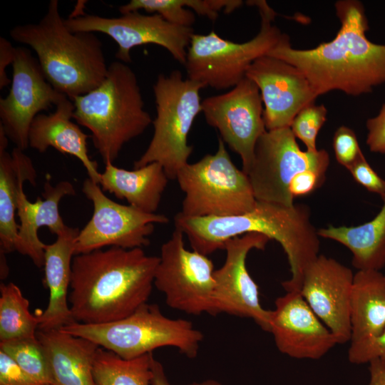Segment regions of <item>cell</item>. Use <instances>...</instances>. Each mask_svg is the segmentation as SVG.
<instances>
[{
  "label": "cell",
  "instance_id": "obj_1",
  "mask_svg": "<svg viewBox=\"0 0 385 385\" xmlns=\"http://www.w3.org/2000/svg\"><path fill=\"white\" fill-rule=\"evenodd\" d=\"M341 26L335 37L311 49H295L289 37L267 55L295 66L319 96L337 90L351 96L369 93L385 83V44L370 41L363 4L356 0L335 3Z\"/></svg>",
  "mask_w": 385,
  "mask_h": 385
},
{
  "label": "cell",
  "instance_id": "obj_2",
  "mask_svg": "<svg viewBox=\"0 0 385 385\" xmlns=\"http://www.w3.org/2000/svg\"><path fill=\"white\" fill-rule=\"evenodd\" d=\"M159 260L140 247H110L74 255L68 296L74 321L115 322L148 303Z\"/></svg>",
  "mask_w": 385,
  "mask_h": 385
},
{
  "label": "cell",
  "instance_id": "obj_3",
  "mask_svg": "<svg viewBox=\"0 0 385 385\" xmlns=\"http://www.w3.org/2000/svg\"><path fill=\"white\" fill-rule=\"evenodd\" d=\"M175 227L185 234L192 250L208 255L224 250L234 237L257 232L274 240L282 247L289 265L291 277L282 283L286 292L299 291L308 265L319 255L318 230L304 204L285 206L260 202L249 212L227 217H174Z\"/></svg>",
  "mask_w": 385,
  "mask_h": 385
},
{
  "label": "cell",
  "instance_id": "obj_4",
  "mask_svg": "<svg viewBox=\"0 0 385 385\" xmlns=\"http://www.w3.org/2000/svg\"><path fill=\"white\" fill-rule=\"evenodd\" d=\"M11 38L36 53L48 83L73 100L98 87L108 67L100 39L94 33L72 32L59 11L58 0H51L38 23L17 25Z\"/></svg>",
  "mask_w": 385,
  "mask_h": 385
},
{
  "label": "cell",
  "instance_id": "obj_5",
  "mask_svg": "<svg viewBox=\"0 0 385 385\" xmlns=\"http://www.w3.org/2000/svg\"><path fill=\"white\" fill-rule=\"evenodd\" d=\"M73 102V119L91 131L93 146L104 164L113 163L123 147L153 123L144 109L135 73L118 60L108 66L98 87Z\"/></svg>",
  "mask_w": 385,
  "mask_h": 385
},
{
  "label": "cell",
  "instance_id": "obj_6",
  "mask_svg": "<svg viewBox=\"0 0 385 385\" xmlns=\"http://www.w3.org/2000/svg\"><path fill=\"white\" fill-rule=\"evenodd\" d=\"M60 329L89 339L125 359L164 346L175 347L192 359L197 356L204 337L190 321L168 318L158 305L148 303L118 321L98 324L74 322Z\"/></svg>",
  "mask_w": 385,
  "mask_h": 385
},
{
  "label": "cell",
  "instance_id": "obj_7",
  "mask_svg": "<svg viewBox=\"0 0 385 385\" xmlns=\"http://www.w3.org/2000/svg\"><path fill=\"white\" fill-rule=\"evenodd\" d=\"M204 88L200 83L184 79L178 70L158 76L153 87L156 107L153 135L145 152L134 162V168L158 163L169 180L176 179L193 151L188 136L202 112L200 91Z\"/></svg>",
  "mask_w": 385,
  "mask_h": 385
},
{
  "label": "cell",
  "instance_id": "obj_8",
  "mask_svg": "<svg viewBox=\"0 0 385 385\" xmlns=\"http://www.w3.org/2000/svg\"><path fill=\"white\" fill-rule=\"evenodd\" d=\"M257 6L261 17L258 34L236 43L212 31L192 36L184 65L188 78L215 90L232 88L246 77L251 64L267 55L289 36L272 24L277 15L265 1H248Z\"/></svg>",
  "mask_w": 385,
  "mask_h": 385
},
{
  "label": "cell",
  "instance_id": "obj_9",
  "mask_svg": "<svg viewBox=\"0 0 385 385\" xmlns=\"http://www.w3.org/2000/svg\"><path fill=\"white\" fill-rule=\"evenodd\" d=\"M176 180L185 194L180 213L186 217L237 215L257 203L247 175L233 163L220 138L215 154L188 163Z\"/></svg>",
  "mask_w": 385,
  "mask_h": 385
},
{
  "label": "cell",
  "instance_id": "obj_10",
  "mask_svg": "<svg viewBox=\"0 0 385 385\" xmlns=\"http://www.w3.org/2000/svg\"><path fill=\"white\" fill-rule=\"evenodd\" d=\"M329 162L326 150H302L290 128H282L266 130L259 138L245 174L257 201L292 206V181L307 170L326 175Z\"/></svg>",
  "mask_w": 385,
  "mask_h": 385
},
{
  "label": "cell",
  "instance_id": "obj_11",
  "mask_svg": "<svg viewBox=\"0 0 385 385\" xmlns=\"http://www.w3.org/2000/svg\"><path fill=\"white\" fill-rule=\"evenodd\" d=\"M184 233L175 227L160 249L154 286L171 308L189 314H211L215 287L214 265L207 255L185 247Z\"/></svg>",
  "mask_w": 385,
  "mask_h": 385
},
{
  "label": "cell",
  "instance_id": "obj_12",
  "mask_svg": "<svg viewBox=\"0 0 385 385\" xmlns=\"http://www.w3.org/2000/svg\"><path fill=\"white\" fill-rule=\"evenodd\" d=\"M82 192L93 204L92 217L78 232L74 242L75 255L105 247L142 248L150 244L155 224H165L162 214L148 213L130 205L119 204L108 197L99 184L86 179Z\"/></svg>",
  "mask_w": 385,
  "mask_h": 385
},
{
  "label": "cell",
  "instance_id": "obj_13",
  "mask_svg": "<svg viewBox=\"0 0 385 385\" xmlns=\"http://www.w3.org/2000/svg\"><path fill=\"white\" fill-rule=\"evenodd\" d=\"M72 32H99L111 38L118 45L115 57L125 63L131 62L134 47L155 44L165 48L173 58L185 65L187 51L194 29L165 21L158 14H143L132 11L119 17H103L96 14L70 16L64 19Z\"/></svg>",
  "mask_w": 385,
  "mask_h": 385
},
{
  "label": "cell",
  "instance_id": "obj_14",
  "mask_svg": "<svg viewBox=\"0 0 385 385\" xmlns=\"http://www.w3.org/2000/svg\"><path fill=\"white\" fill-rule=\"evenodd\" d=\"M11 66L9 92L0 98V127L16 148L25 150L36 116L68 97L48 83L38 60L27 48H15Z\"/></svg>",
  "mask_w": 385,
  "mask_h": 385
},
{
  "label": "cell",
  "instance_id": "obj_15",
  "mask_svg": "<svg viewBox=\"0 0 385 385\" xmlns=\"http://www.w3.org/2000/svg\"><path fill=\"white\" fill-rule=\"evenodd\" d=\"M262 104L257 86L247 77L227 92L202 101L207 123L240 155L245 173L252 164L257 140L267 130Z\"/></svg>",
  "mask_w": 385,
  "mask_h": 385
},
{
  "label": "cell",
  "instance_id": "obj_16",
  "mask_svg": "<svg viewBox=\"0 0 385 385\" xmlns=\"http://www.w3.org/2000/svg\"><path fill=\"white\" fill-rule=\"evenodd\" d=\"M257 232L227 240L224 246L226 257L222 266L214 271L215 287L211 314L225 313L250 318L264 331L270 332V311L260 301L259 289L246 266L248 253L265 250L270 241Z\"/></svg>",
  "mask_w": 385,
  "mask_h": 385
},
{
  "label": "cell",
  "instance_id": "obj_17",
  "mask_svg": "<svg viewBox=\"0 0 385 385\" xmlns=\"http://www.w3.org/2000/svg\"><path fill=\"white\" fill-rule=\"evenodd\" d=\"M246 77L260 90L267 130L290 128L296 115L318 97L301 71L269 55L255 60Z\"/></svg>",
  "mask_w": 385,
  "mask_h": 385
},
{
  "label": "cell",
  "instance_id": "obj_18",
  "mask_svg": "<svg viewBox=\"0 0 385 385\" xmlns=\"http://www.w3.org/2000/svg\"><path fill=\"white\" fill-rule=\"evenodd\" d=\"M354 278L349 267L319 255L305 270L299 289L301 295L332 332L338 344L351 339Z\"/></svg>",
  "mask_w": 385,
  "mask_h": 385
},
{
  "label": "cell",
  "instance_id": "obj_19",
  "mask_svg": "<svg viewBox=\"0 0 385 385\" xmlns=\"http://www.w3.org/2000/svg\"><path fill=\"white\" fill-rule=\"evenodd\" d=\"M274 305L270 311V332L281 353L294 359L317 360L338 344L299 291L286 292L276 299Z\"/></svg>",
  "mask_w": 385,
  "mask_h": 385
},
{
  "label": "cell",
  "instance_id": "obj_20",
  "mask_svg": "<svg viewBox=\"0 0 385 385\" xmlns=\"http://www.w3.org/2000/svg\"><path fill=\"white\" fill-rule=\"evenodd\" d=\"M75 194L71 183L62 180L53 185L50 180H46L41 197L35 202H30L24 192L21 194L17 210L20 224L16 251L28 256L36 267L44 265L46 246L38 237V229L46 227L56 235L66 230L68 226L61 216L58 205L63 197Z\"/></svg>",
  "mask_w": 385,
  "mask_h": 385
},
{
  "label": "cell",
  "instance_id": "obj_21",
  "mask_svg": "<svg viewBox=\"0 0 385 385\" xmlns=\"http://www.w3.org/2000/svg\"><path fill=\"white\" fill-rule=\"evenodd\" d=\"M75 106L66 98L56 106L53 113H40L34 119L29 133V146L43 153L53 148L63 154L78 158L85 168L88 178L99 184L101 173L98 163L88 155L89 137L71 120Z\"/></svg>",
  "mask_w": 385,
  "mask_h": 385
},
{
  "label": "cell",
  "instance_id": "obj_22",
  "mask_svg": "<svg viewBox=\"0 0 385 385\" xmlns=\"http://www.w3.org/2000/svg\"><path fill=\"white\" fill-rule=\"evenodd\" d=\"M79 229L68 227L58 234L44 250V283L49 291L48 304L38 317V329L43 331L60 329L76 322L68 302L71 265L74 254V242Z\"/></svg>",
  "mask_w": 385,
  "mask_h": 385
},
{
  "label": "cell",
  "instance_id": "obj_23",
  "mask_svg": "<svg viewBox=\"0 0 385 385\" xmlns=\"http://www.w3.org/2000/svg\"><path fill=\"white\" fill-rule=\"evenodd\" d=\"M348 359L359 354L385 329V274L378 270L354 274L350 312Z\"/></svg>",
  "mask_w": 385,
  "mask_h": 385
},
{
  "label": "cell",
  "instance_id": "obj_24",
  "mask_svg": "<svg viewBox=\"0 0 385 385\" xmlns=\"http://www.w3.org/2000/svg\"><path fill=\"white\" fill-rule=\"evenodd\" d=\"M36 337L46 359L51 385H96L93 368L98 344L61 329H38Z\"/></svg>",
  "mask_w": 385,
  "mask_h": 385
},
{
  "label": "cell",
  "instance_id": "obj_25",
  "mask_svg": "<svg viewBox=\"0 0 385 385\" xmlns=\"http://www.w3.org/2000/svg\"><path fill=\"white\" fill-rule=\"evenodd\" d=\"M9 141L0 127V250L5 254L16 249L19 225L16 215L24 183L35 186L37 178L32 160L24 150L16 147L11 153L6 150Z\"/></svg>",
  "mask_w": 385,
  "mask_h": 385
},
{
  "label": "cell",
  "instance_id": "obj_26",
  "mask_svg": "<svg viewBox=\"0 0 385 385\" xmlns=\"http://www.w3.org/2000/svg\"><path fill=\"white\" fill-rule=\"evenodd\" d=\"M169 178L163 166L151 163L143 167L128 170L111 163L105 164L101 173L99 185L120 200L148 213H155Z\"/></svg>",
  "mask_w": 385,
  "mask_h": 385
},
{
  "label": "cell",
  "instance_id": "obj_27",
  "mask_svg": "<svg viewBox=\"0 0 385 385\" xmlns=\"http://www.w3.org/2000/svg\"><path fill=\"white\" fill-rule=\"evenodd\" d=\"M379 213L357 226L330 225L318 230L320 237L336 241L349 250L352 265L358 270H378L385 267V195Z\"/></svg>",
  "mask_w": 385,
  "mask_h": 385
},
{
  "label": "cell",
  "instance_id": "obj_28",
  "mask_svg": "<svg viewBox=\"0 0 385 385\" xmlns=\"http://www.w3.org/2000/svg\"><path fill=\"white\" fill-rule=\"evenodd\" d=\"M153 353L125 359L99 347L93 376L96 385H151Z\"/></svg>",
  "mask_w": 385,
  "mask_h": 385
},
{
  "label": "cell",
  "instance_id": "obj_29",
  "mask_svg": "<svg viewBox=\"0 0 385 385\" xmlns=\"http://www.w3.org/2000/svg\"><path fill=\"white\" fill-rule=\"evenodd\" d=\"M0 292V342L36 337L38 317L29 312V300L19 287L1 283Z\"/></svg>",
  "mask_w": 385,
  "mask_h": 385
},
{
  "label": "cell",
  "instance_id": "obj_30",
  "mask_svg": "<svg viewBox=\"0 0 385 385\" xmlns=\"http://www.w3.org/2000/svg\"><path fill=\"white\" fill-rule=\"evenodd\" d=\"M0 350L34 379L41 384L51 385L46 359L36 337L0 342Z\"/></svg>",
  "mask_w": 385,
  "mask_h": 385
},
{
  "label": "cell",
  "instance_id": "obj_31",
  "mask_svg": "<svg viewBox=\"0 0 385 385\" xmlns=\"http://www.w3.org/2000/svg\"><path fill=\"white\" fill-rule=\"evenodd\" d=\"M186 8L184 0H131L120 6L118 11L123 14L142 9L150 14H158L173 24L192 27L195 16L190 9Z\"/></svg>",
  "mask_w": 385,
  "mask_h": 385
},
{
  "label": "cell",
  "instance_id": "obj_32",
  "mask_svg": "<svg viewBox=\"0 0 385 385\" xmlns=\"http://www.w3.org/2000/svg\"><path fill=\"white\" fill-rule=\"evenodd\" d=\"M327 110L324 105L314 103L303 108L294 117L290 129L295 138L303 142L307 150L314 152L317 135L327 120Z\"/></svg>",
  "mask_w": 385,
  "mask_h": 385
},
{
  "label": "cell",
  "instance_id": "obj_33",
  "mask_svg": "<svg viewBox=\"0 0 385 385\" xmlns=\"http://www.w3.org/2000/svg\"><path fill=\"white\" fill-rule=\"evenodd\" d=\"M333 149L337 162L346 169L363 153L354 130L344 125L334 133Z\"/></svg>",
  "mask_w": 385,
  "mask_h": 385
},
{
  "label": "cell",
  "instance_id": "obj_34",
  "mask_svg": "<svg viewBox=\"0 0 385 385\" xmlns=\"http://www.w3.org/2000/svg\"><path fill=\"white\" fill-rule=\"evenodd\" d=\"M347 170L354 180L368 191L381 197L385 195V180L372 168L363 153Z\"/></svg>",
  "mask_w": 385,
  "mask_h": 385
},
{
  "label": "cell",
  "instance_id": "obj_35",
  "mask_svg": "<svg viewBox=\"0 0 385 385\" xmlns=\"http://www.w3.org/2000/svg\"><path fill=\"white\" fill-rule=\"evenodd\" d=\"M185 6L200 16L215 21L220 11L230 14L240 7V0H184Z\"/></svg>",
  "mask_w": 385,
  "mask_h": 385
},
{
  "label": "cell",
  "instance_id": "obj_36",
  "mask_svg": "<svg viewBox=\"0 0 385 385\" xmlns=\"http://www.w3.org/2000/svg\"><path fill=\"white\" fill-rule=\"evenodd\" d=\"M0 385H43L31 377L9 355L0 350Z\"/></svg>",
  "mask_w": 385,
  "mask_h": 385
},
{
  "label": "cell",
  "instance_id": "obj_37",
  "mask_svg": "<svg viewBox=\"0 0 385 385\" xmlns=\"http://www.w3.org/2000/svg\"><path fill=\"white\" fill-rule=\"evenodd\" d=\"M366 144L373 153L385 154V104L379 113L366 121Z\"/></svg>",
  "mask_w": 385,
  "mask_h": 385
},
{
  "label": "cell",
  "instance_id": "obj_38",
  "mask_svg": "<svg viewBox=\"0 0 385 385\" xmlns=\"http://www.w3.org/2000/svg\"><path fill=\"white\" fill-rule=\"evenodd\" d=\"M326 175L313 170H307L299 174L289 185V192L294 197L307 195L324 183Z\"/></svg>",
  "mask_w": 385,
  "mask_h": 385
},
{
  "label": "cell",
  "instance_id": "obj_39",
  "mask_svg": "<svg viewBox=\"0 0 385 385\" xmlns=\"http://www.w3.org/2000/svg\"><path fill=\"white\" fill-rule=\"evenodd\" d=\"M373 359H378L385 364V329L365 347L353 364H368Z\"/></svg>",
  "mask_w": 385,
  "mask_h": 385
},
{
  "label": "cell",
  "instance_id": "obj_40",
  "mask_svg": "<svg viewBox=\"0 0 385 385\" xmlns=\"http://www.w3.org/2000/svg\"><path fill=\"white\" fill-rule=\"evenodd\" d=\"M15 47L4 37H0V89L11 82L6 73V68L13 63Z\"/></svg>",
  "mask_w": 385,
  "mask_h": 385
},
{
  "label": "cell",
  "instance_id": "obj_41",
  "mask_svg": "<svg viewBox=\"0 0 385 385\" xmlns=\"http://www.w3.org/2000/svg\"><path fill=\"white\" fill-rule=\"evenodd\" d=\"M369 381L368 385H385V364L378 359L369 363Z\"/></svg>",
  "mask_w": 385,
  "mask_h": 385
},
{
  "label": "cell",
  "instance_id": "obj_42",
  "mask_svg": "<svg viewBox=\"0 0 385 385\" xmlns=\"http://www.w3.org/2000/svg\"><path fill=\"white\" fill-rule=\"evenodd\" d=\"M151 369L153 372L151 385H170L165 375L163 366L154 356L152 359ZM187 385H197V383Z\"/></svg>",
  "mask_w": 385,
  "mask_h": 385
},
{
  "label": "cell",
  "instance_id": "obj_43",
  "mask_svg": "<svg viewBox=\"0 0 385 385\" xmlns=\"http://www.w3.org/2000/svg\"><path fill=\"white\" fill-rule=\"evenodd\" d=\"M5 253L1 252V278L4 279L9 274V267L6 265V259L4 257Z\"/></svg>",
  "mask_w": 385,
  "mask_h": 385
},
{
  "label": "cell",
  "instance_id": "obj_44",
  "mask_svg": "<svg viewBox=\"0 0 385 385\" xmlns=\"http://www.w3.org/2000/svg\"><path fill=\"white\" fill-rule=\"evenodd\" d=\"M197 385H222V384L216 380L207 379L202 382L197 383Z\"/></svg>",
  "mask_w": 385,
  "mask_h": 385
}]
</instances>
